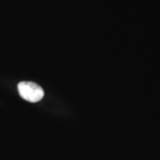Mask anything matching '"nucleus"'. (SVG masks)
Instances as JSON below:
<instances>
[{"label": "nucleus", "mask_w": 160, "mask_h": 160, "mask_svg": "<svg viewBox=\"0 0 160 160\" xmlns=\"http://www.w3.org/2000/svg\"><path fill=\"white\" fill-rule=\"evenodd\" d=\"M18 91L22 97L30 102H37L44 96V91L38 85L33 82H21Z\"/></svg>", "instance_id": "f257e3e1"}]
</instances>
